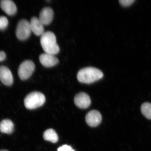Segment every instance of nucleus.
Returning a JSON list of instances; mask_svg holds the SVG:
<instances>
[{"label":"nucleus","mask_w":151,"mask_h":151,"mask_svg":"<svg viewBox=\"0 0 151 151\" xmlns=\"http://www.w3.org/2000/svg\"><path fill=\"white\" fill-rule=\"evenodd\" d=\"M0 6L2 9L9 15H14L16 13L17 6L11 0H2L0 1Z\"/></svg>","instance_id":"11"},{"label":"nucleus","mask_w":151,"mask_h":151,"mask_svg":"<svg viewBox=\"0 0 151 151\" xmlns=\"http://www.w3.org/2000/svg\"><path fill=\"white\" fill-rule=\"evenodd\" d=\"M9 24L7 18L4 16H0V29H6Z\"/></svg>","instance_id":"16"},{"label":"nucleus","mask_w":151,"mask_h":151,"mask_svg":"<svg viewBox=\"0 0 151 151\" xmlns=\"http://www.w3.org/2000/svg\"><path fill=\"white\" fill-rule=\"evenodd\" d=\"M35 69V65L32 60H26L20 65L18 68V75L22 80H25L29 78Z\"/></svg>","instance_id":"5"},{"label":"nucleus","mask_w":151,"mask_h":151,"mask_svg":"<svg viewBox=\"0 0 151 151\" xmlns=\"http://www.w3.org/2000/svg\"><path fill=\"white\" fill-rule=\"evenodd\" d=\"M29 22L26 19H22L18 23L16 35L19 40H24L29 37L31 33Z\"/></svg>","instance_id":"4"},{"label":"nucleus","mask_w":151,"mask_h":151,"mask_svg":"<svg viewBox=\"0 0 151 151\" xmlns=\"http://www.w3.org/2000/svg\"><path fill=\"white\" fill-rule=\"evenodd\" d=\"M103 73L101 70L95 68L86 67L78 71L77 77L81 83L91 84L103 78Z\"/></svg>","instance_id":"1"},{"label":"nucleus","mask_w":151,"mask_h":151,"mask_svg":"<svg viewBox=\"0 0 151 151\" xmlns=\"http://www.w3.org/2000/svg\"><path fill=\"white\" fill-rule=\"evenodd\" d=\"M45 96L41 92H32L25 98L24 105L27 109L32 110L42 106L45 103Z\"/></svg>","instance_id":"3"},{"label":"nucleus","mask_w":151,"mask_h":151,"mask_svg":"<svg viewBox=\"0 0 151 151\" xmlns=\"http://www.w3.org/2000/svg\"><path fill=\"white\" fill-rule=\"evenodd\" d=\"M134 1V0H120L119 1L120 4L125 7L131 5Z\"/></svg>","instance_id":"17"},{"label":"nucleus","mask_w":151,"mask_h":151,"mask_svg":"<svg viewBox=\"0 0 151 151\" xmlns=\"http://www.w3.org/2000/svg\"><path fill=\"white\" fill-rule=\"evenodd\" d=\"M141 110L142 113L146 118L151 119V103H143L141 106Z\"/></svg>","instance_id":"15"},{"label":"nucleus","mask_w":151,"mask_h":151,"mask_svg":"<svg viewBox=\"0 0 151 151\" xmlns=\"http://www.w3.org/2000/svg\"><path fill=\"white\" fill-rule=\"evenodd\" d=\"M43 138L45 140L55 143L58 140V137L56 132L53 129H48L46 130L43 134Z\"/></svg>","instance_id":"14"},{"label":"nucleus","mask_w":151,"mask_h":151,"mask_svg":"<svg viewBox=\"0 0 151 151\" xmlns=\"http://www.w3.org/2000/svg\"><path fill=\"white\" fill-rule=\"evenodd\" d=\"M75 105L81 109L88 108L91 104V101L89 95L84 92H80L74 97Z\"/></svg>","instance_id":"7"},{"label":"nucleus","mask_w":151,"mask_h":151,"mask_svg":"<svg viewBox=\"0 0 151 151\" xmlns=\"http://www.w3.org/2000/svg\"><path fill=\"white\" fill-rule=\"evenodd\" d=\"M6 58L5 52L4 51H0V62L4 60Z\"/></svg>","instance_id":"19"},{"label":"nucleus","mask_w":151,"mask_h":151,"mask_svg":"<svg viewBox=\"0 0 151 151\" xmlns=\"http://www.w3.org/2000/svg\"><path fill=\"white\" fill-rule=\"evenodd\" d=\"M58 151H75L72 148V147L67 145H64L62 147H60L58 149Z\"/></svg>","instance_id":"18"},{"label":"nucleus","mask_w":151,"mask_h":151,"mask_svg":"<svg viewBox=\"0 0 151 151\" xmlns=\"http://www.w3.org/2000/svg\"><path fill=\"white\" fill-rule=\"evenodd\" d=\"M32 32L37 36H42L44 33L43 24L36 17H33L29 22Z\"/></svg>","instance_id":"12"},{"label":"nucleus","mask_w":151,"mask_h":151,"mask_svg":"<svg viewBox=\"0 0 151 151\" xmlns=\"http://www.w3.org/2000/svg\"><path fill=\"white\" fill-rule=\"evenodd\" d=\"M102 119L101 113L96 110L89 111L86 116V123L90 127H97L101 123Z\"/></svg>","instance_id":"6"},{"label":"nucleus","mask_w":151,"mask_h":151,"mask_svg":"<svg viewBox=\"0 0 151 151\" xmlns=\"http://www.w3.org/2000/svg\"><path fill=\"white\" fill-rule=\"evenodd\" d=\"M53 15V10L51 8L45 7L41 11L38 19L43 25H47L51 23Z\"/></svg>","instance_id":"10"},{"label":"nucleus","mask_w":151,"mask_h":151,"mask_svg":"<svg viewBox=\"0 0 151 151\" xmlns=\"http://www.w3.org/2000/svg\"><path fill=\"white\" fill-rule=\"evenodd\" d=\"M40 61L42 64L46 67H51L57 65L59 60L54 55L45 53L40 55Z\"/></svg>","instance_id":"9"},{"label":"nucleus","mask_w":151,"mask_h":151,"mask_svg":"<svg viewBox=\"0 0 151 151\" xmlns=\"http://www.w3.org/2000/svg\"><path fill=\"white\" fill-rule=\"evenodd\" d=\"M40 43L45 53L55 55L59 52L60 48L57 43L56 37L52 32H46L41 36Z\"/></svg>","instance_id":"2"},{"label":"nucleus","mask_w":151,"mask_h":151,"mask_svg":"<svg viewBox=\"0 0 151 151\" xmlns=\"http://www.w3.org/2000/svg\"><path fill=\"white\" fill-rule=\"evenodd\" d=\"M0 151H9L7 150H0Z\"/></svg>","instance_id":"20"},{"label":"nucleus","mask_w":151,"mask_h":151,"mask_svg":"<svg viewBox=\"0 0 151 151\" xmlns=\"http://www.w3.org/2000/svg\"><path fill=\"white\" fill-rule=\"evenodd\" d=\"M14 124L9 119H4L0 123V131L4 134H11L13 132Z\"/></svg>","instance_id":"13"},{"label":"nucleus","mask_w":151,"mask_h":151,"mask_svg":"<svg viewBox=\"0 0 151 151\" xmlns=\"http://www.w3.org/2000/svg\"><path fill=\"white\" fill-rule=\"evenodd\" d=\"M0 81L6 86H11L13 83V76L12 72L8 68L4 65L0 66Z\"/></svg>","instance_id":"8"}]
</instances>
